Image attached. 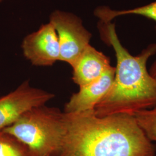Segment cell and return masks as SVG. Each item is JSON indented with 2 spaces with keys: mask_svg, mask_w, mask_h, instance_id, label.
<instances>
[{
  "mask_svg": "<svg viewBox=\"0 0 156 156\" xmlns=\"http://www.w3.org/2000/svg\"><path fill=\"white\" fill-rule=\"evenodd\" d=\"M2 1H3V0H0V2H2Z\"/></svg>",
  "mask_w": 156,
  "mask_h": 156,
  "instance_id": "cell-13",
  "label": "cell"
},
{
  "mask_svg": "<svg viewBox=\"0 0 156 156\" xmlns=\"http://www.w3.org/2000/svg\"><path fill=\"white\" fill-rule=\"evenodd\" d=\"M55 95L32 87L28 81L0 98V129L12 125L28 110L45 105Z\"/></svg>",
  "mask_w": 156,
  "mask_h": 156,
  "instance_id": "cell-5",
  "label": "cell"
},
{
  "mask_svg": "<svg viewBox=\"0 0 156 156\" xmlns=\"http://www.w3.org/2000/svg\"><path fill=\"white\" fill-rule=\"evenodd\" d=\"M22 48L24 57L35 66H51L60 58L58 38L50 22L26 36Z\"/></svg>",
  "mask_w": 156,
  "mask_h": 156,
  "instance_id": "cell-6",
  "label": "cell"
},
{
  "mask_svg": "<svg viewBox=\"0 0 156 156\" xmlns=\"http://www.w3.org/2000/svg\"><path fill=\"white\" fill-rule=\"evenodd\" d=\"M64 135L56 156H155L156 146L134 116L99 117L94 110L64 112Z\"/></svg>",
  "mask_w": 156,
  "mask_h": 156,
  "instance_id": "cell-1",
  "label": "cell"
},
{
  "mask_svg": "<svg viewBox=\"0 0 156 156\" xmlns=\"http://www.w3.org/2000/svg\"><path fill=\"white\" fill-rule=\"evenodd\" d=\"M50 23L58 38L59 61L73 67L90 45L92 34L84 28L81 19L71 13L55 11L50 15Z\"/></svg>",
  "mask_w": 156,
  "mask_h": 156,
  "instance_id": "cell-4",
  "label": "cell"
},
{
  "mask_svg": "<svg viewBox=\"0 0 156 156\" xmlns=\"http://www.w3.org/2000/svg\"><path fill=\"white\" fill-rule=\"evenodd\" d=\"M0 156H34L28 146L15 136L0 129Z\"/></svg>",
  "mask_w": 156,
  "mask_h": 156,
  "instance_id": "cell-10",
  "label": "cell"
},
{
  "mask_svg": "<svg viewBox=\"0 0 156 156\" xmlns=\"http://www.w3.org/2000/svg\"><path fill=\"white\" fill-rule=\"evenodd\" d=\"M2 129L27 145L34 156H56L64 135V112L45 105L37 106Z\"/></svg>",
  "mask_w": 156,
  "mask_h": 156,
  "instance_id": "cell-3",
  "label": "cell"
},
{
  "mask_svg": "<svg viewBox=\"0 0 156 156\" xmlns=\"http://www.w3.org/2000/svg\"></svg>",
  "mask_w": 156,
  "mask_h": 156,
  "instance_id": "cell-15",
  "label": "cell"
},
{
  "mask_svg": "<svg viewBox=\"0 0 156 156\" xmlns=\"http://www.w3.org/2000/svg\"><path fill=\"white\" fill-rule=\"evenodd\" d=\"M94 15L103 23L111 22L117 17L128 15L142 16L156 22V0L147 5L127 10H112L108 7L102 6L95 10Z\"/></svg>",
  "mask_w": 156,
  "mask_h": 156,
  "instance_id": "cell-9",
  "label": "cell"
},
{
  "mask_svg": "<svg viewBox=\"0 0 156 156\" xmlns=\"http://www.w3.org/2000/svg\"><path fill=\"white\" fill-rule=\"evenodd\" d=\"M99 29L102 40L115 50L117 65L111 87L95 107V114L99 117L134 116L156 106V80L147 69V62L156 53V43L149 45L139 55L133 56L119 39L115 23H101Z\"/></svg>",
  "mask_w": 156,
  "mask_h": 156,
  "instance_id": "cell-2",
  "label": "cell"
},
{
  "mask_svg": "<svg viewBox=\"0 0 156 156\" xmlns=\"http://www.w3.org/2000/svg\"><path fill=\"white\" fill-rule=\"evenodd\" d=\"M149 72L150 73L151 76L156 80V60L151 66Z\"/></svg>",
  "mask_w": 156,
  "mask_h": 156,
  "instance_id": "cell-12",
  "label": "cell"
},
{
  "mask_svg": "<svg viewBox=\"0 0 156 156\" xmlns=\"http://www.w3.org/2000/svg\"><path fill=\"white\" fill-rule=\"evenodd\" d=\"M155 156H156V155H155Z\"/></svg>",
  "mask_w": 156,
  "mask_h": 156,
  "instance_id": "cell-14",
  "label": "cell"
},
{
  "mask_svg": "<svg viewBox=\"0 0 156 156\" xmlns=\"http://www.w3.org/2000/svg\"><path fill=\"white\" fill-rule=\"evenodd\" d=\"M111 67L109 57L88 45L73 67V81L79 87L91 83Z\"/></svg>",
  "mask_w": 156,
  "mask_h": 156,
  "instance_id": "cell-8",
  "label": "cell"
},
{
  "mask_svg": "<svg viewBox=\"0 0 156 156\" xmlns=\"http://www.w3.org/2000/svg\"><path fill=\"white\" fill-rule=\"evenodd\" d=\"M115 75V67H110L100 78L91 83L80 87L64 107V113H73L92 111L111 87Z\"/></svg>",
  "mask_w": 156,
  "mask_h": 156,
  "instance_id": "cell-7",
  "label": "cell"
},
{
  "mask_svg": "<svg viewBox=\"0 0 156 156\" xmlns=\"http://www.w3.org/2000/svg\"><path fill=\"white\" fill-rule=\"evenodd\" d=\"M134 117L149 140L156 142V106L136 112Z\"/></svg>",
  "mask_w": 156,
  "mask_h": 156,
  "instance_id": "cell-11",
  "label": "cell"
}]
</instances>
